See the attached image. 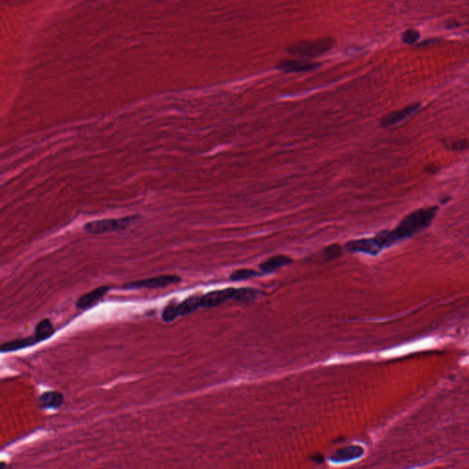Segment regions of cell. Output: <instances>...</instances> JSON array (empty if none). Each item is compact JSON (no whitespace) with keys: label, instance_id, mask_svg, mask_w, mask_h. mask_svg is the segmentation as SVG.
<instances>
[{"label":"cell","instance_id":"4fadbf2b","mask_svg":"<svg viewBox=\"0 0 469 469\" xmlns=\"http://www.w3.org/2000/svg\"><path fill=\"white\" fill-rule=\"evenodd\" d=\"M177 317H179L178 303L175 300H172L171 302L166 304L165 307L162 310L161 319L164 322H173Z\"/></svg>","mask_w":469,"mask_h":469},{"label":"cell","instance_id":"9c48e42d","mask_svg":"<svg viewBox=\"0 0 469 469\" xmlns=\"http://www.w3.org/2000/svg\"><path fill=\"white\" fill-rule=\"evenodd\" d=\"M63 401V394L57 390H49L40 396L38 404L43 410H56L62 406Z\"/></svg>","mask_w":469,"mask_h":469},{"label":"cell","instance_id":"e0dca14e","mask_svg":"<svg viewBox=\"0 0 469 469\" xmlns=\"http://www.w3.org/2000/svg\"><path fill=\"white\" fill-rule=\"evenodd\" d=\"M30 1H33V0H2L3 3H5L7 5H19V4H26V3H29Z\"/></svg>","mask_w":469,"mask_h":469},{"label":"cell","instance_id":"ba28073f","mask_svg":"<svg viewBox=\"0 0 469 469\" xmlns=\"http://www.w3.org/2000/svg\"><path fill=\"white\" fill-rule=\"evenodd\" d=\"M419 107H420V104H411V105H408L406 107L401 109V110L389 113V115L385 116L383 119H381V125L383 127H390V126H394L396 124L400 123V122L403 121L404 119L409 118L411 115L415 113Z\"/></svg>","mask_w":469,"mask_h":469},{"label":"cell","instance_id":"3957f363","mask_svg":"<svg viewBox=\"0 0 469 469\" xmlns=\"http://www.w3.org/2000/svg\"><path fill=\"white\" fill-rule=\"evenodd\" d=\"M182 278L177 275H159L144 280L129 281L122 285L123 290L160 289L171 285L179 284Z\"/></svg>","mask_w":469,"mask_h":469},{"label":"cell","instance_id":"8992f818","mask_svg":"<svg viewBox=\"0 0 469 469\" xmlns=\"http://www.w3.org/2000/svg\"><path fill=\"white\" fill-rule=\"evenodd\" d=\"M43 341H44V338L38 333L34 332L33 335L30 337L18 338V339H13L11 341L3 343L0 347V351L2 353L17 352L21 349H25L29 346H35Z\"/></svg>","mask_w":469,"mask_h":469},{"label":"cell","instance_id":"52a82bcc","mask_svg":"<svg viewBox=\"0 0 469 469\" xmlns=\"http://www.w3.org/2000/svg\"><path fill=\"white\" fill-rule=\"evenodd\" d=\"M318 63L309 62L304 59H294V60H282L279 62L278 68L281 71L287 73H303L314 70L317 68Z\"/></svg>","mask_w":469,"mask_h":469},{"label":"cell","instance_id":"7a4b0ae2","mask_svg":"<svg viewBox=\"0 0 469 469\" xmlns=\"http://www.w3.org/2000/svg\"><path fill=\"white\" fill-rule=\"evenodd\" d=\"M138 219L137 215H130L127 218H107L95 220L86 223L84 226L86 232L91 235H100L105 233L116 232L129 228Z\"/></svg>","mask_w":469,"mask_h":469},{"label":"cell","instance_id":"5b68a950","mask_svg":"<svg viewBox=\"0 0 469 469\" xmlns=\"http://www.w3.org/2000/svg\"><path fill=\"white\" fill-rule=\"evenodd\" d=\"M109 291H110L109 286H100L98 288L94 289L87 294H83L76 301V308L79 310H88V309L92 308L104 298Z\"/></svg>","mask_w":469,"mask_h":469},{"label":"cell","instance_id":"6da1fadb","mask_svg":"<svg viewBox=\"0 0 469 469\" xmlns=\"http://www.w3.org/2000/svg\"><path fill=\"white\" fill-rule=\"evenodd\" d=\"M334 45V40L322 38L314 41H303L292 44L289 48L291 54L300 58H313L328 52Z\"/></svg>","mask_w":469,"mask_h":469},{"label":"cell","instance_id":"7c38bea8","mask_svg":"<svg viewBox=\"0 0 469 469\" xmlns=\"http://www.w3.org/2000/svg\"><path fill=\"white\" fill-rule=\"evenodd\" d=\"M199 307H202V295L195 294L178 303V314L179 316H185Z\"/></svg>","mask_w":469,"mask_h":469},{"label":"cell","instance_id":"8fae6325","mask_svg":"<svg viewBox=\"0 0 469 469\" xmlns=\"http://www.w3.org/2000/svg\"><path fill=\"white\" fill-rule=\"evenodd\" d=\"M293 262L294 261L288 256L277 255V256L271 257L267 261L262 262L260 265V268L265 273H271V272L280 270L282 267L292 264Z\"/></svg>","mask_w":469,"mask_h":469},{"label":"cell","instance_id":"30bf717a","mask_svg":"<svg viewBox=\"0 0 469 469\" xmlns=\"http://www.w3.org/2000/svg\"><path fill=\"white\" fill-rule=\"evenodd\" d=\"M364 454V449L359 446H351L341 448L337 450L332 457L331 460L334 462H346V461H351V460L356 459L358 457L362 456Z\"/></svg>","mask_w":469,"mask_h":469},{"label":"cell","instance_id":"2e32d148","mask_svg":"<svg viewBox=\"0 0 469 469\" xmlns=\"http://www.w3.org/2000/svg\"><path fill=\"white\" fill-rule=\"evenodd\" d=\"M324 251L327 253V256L329 257L330 259H335V258L340 256L342 250L341 247L338 245H331V246L327 247L324 249Z\"/></svg>","mask_w":469,"mask_h":469},{"label":"cell","instance_id":"9a60e30c","mask_svg":"<svg viewBox=\"0 0 469 469\" xmlns=\"http://www.w3.org/2000/svg\"><path fill=\"white\" fill-rule=\"evenodd\" d=\"M418 38H419V33L417 31L411 29V30L406 31L403 35V42L405 43H409V44H412L417 41Z\"/></svg>","mask_w":469,"mask_h":469},{"label":"cell","instance_id":"277c9868","mask_svg":"<svg viewBox=\"0 0 469 469\" xmlns=\"http://www.w3.org/2000/svg\"><path fill=\"white\" fill-rule=\"evenodd\" d=\"M238 289L227 288V289L218 290L207 293L202 295V307L203 308H213L222 303L228 302L230 299H237Z\"/></svg>","mask_w":469,"mask_h":469},{"label":"cell","instance_id":"5bb4252c","mask_svg":"<svg viewBox=\"0 0 469 469\" xmlns=\"http://www.w3.org/2000/svg\"><path fill=\"white\" fill-rule=\"evenodd\" d=\"M260 275H261V273L257 272L256 270H249V269H241V270H236L235 272H233L231 276H230V279L234 280V281L248 280L250 278L258 277Z\"/></svg>","mask_w":469,"mask_h":469}]
</instances>
